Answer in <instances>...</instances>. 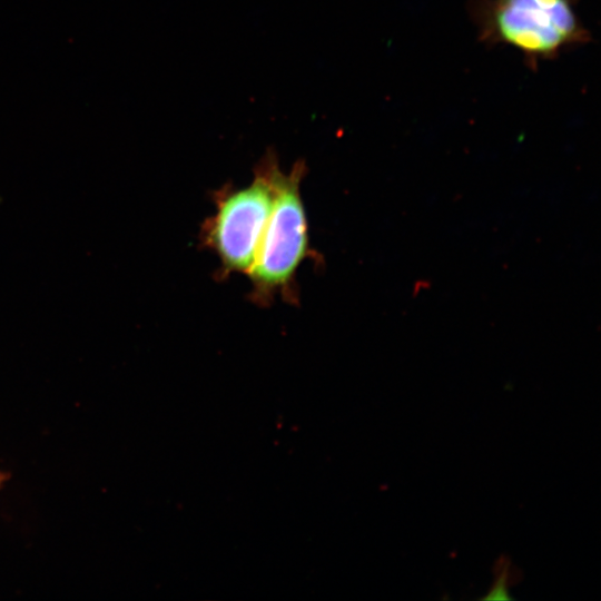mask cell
I'll return each instance as SVG.
<instances>
[{"label":"cell","mask_w":601,"mask_h":601,"mask_svg":"<svg viewBox=\"0 0 601 601\" xmlns=\"http://www.w3.org/2000/svg\"><path fill=\"white\" fill-rule=\"evenodd\" d=\"M307 166L297 160L289 173L277 169L275 200L260 238L248 277L252 288L248 298L260 307H267L279 295L286 303L299 304L296 274L300 264L313 259L323 264L319 254L312 248L308 221L300 186Z\"/></svg>","instance_id":"2"},{"label":"cell","mask_w":601,"mask_h":601,"mask_svg":"<svg viewBox=\"0 0 601 601\" xmlns=\"http://www.w3.org/2000/svg\"><path fill=\"white\" fill-rule=\"evenodd\" d=\"M501 572L493 583L492 589L489 594L483 599L485 600H510L511 597L508 594V583L510 574V564L503 563L501 566Z\"/></svg>","instance_id":"4"},{"label":"cell","mask_w":601,"mask_h":601,"mask_svg":"<svg viewBox=\"0 0 601 601\" xmlns=\"http://www.w3.org/2000/svg\"><path fill=\"white\" fill-rule=\"evenodd\" d=\"M278 168L277 155L269 148L247 186L236 188L228 183L213 193L216 210L203 221L198 237L199 245L219 260L216 279L250 270L274 206Z\"/></svg>","instance_id":"3"},{"label":"cell","mask_w":601,"mask_h":601,"mask_svg":"<svg viewBox=\"0 0 601 601\" xmlns=\"http://www.w3.org/2000/svg\"><path fill=\"white\" fill-rule=\"evenodd\" d=\"M579 0H469V14L485 45L521 52L529 68L591 41Z\"/></svg>","instance_id":"1"}]
</instances>
